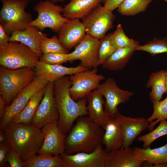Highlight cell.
I'll return each instance as SVG.
<instances>
[{"label": "cell", "mask_w": 167, "mask_h": 167, "mask_svg": "<svg viewBox=\"0 0 167 167\" xmlns=\"http://www.w3.org/2000/svg\"><path fill=\"white\" fill-rule=\"evenodd\" d=\"M104 130L88 116L79 118L65 138V153L71 154L93 151L102 144Z\"/></svg>", "instance_id": "7a4b0ae2"}, {"label": "cell", "mask_w": 167, "mask_h": 167, "mask_svg": "<svg viewBox=\"0 0 167 167\" xmlns=\"http://www.w3.org/2000/svg\"><path fill=\"white\" fill-rule=\"evenodd\" d=\"M100 45V40L86 34L74 51L70 53L69 61L79 60L80 64L85 67L97 68Z\"/></svg>", "instance_id": "4fadbf2b"}, {"label": "cell", "mask_w": 167, "mask_h": 167, "mask_svg": "<svg viewBox=\"0 0 167 167\" xmlns=\"http://www.w3.org/2000/svg\"><path fill=\"white\" fill-rule=\"evenodd\" d=\"M7 141V139L5 134L3 130L0 129V143L5 142Z\"/></svg>", "instance_id": "b9f144b4"}, {"label": "cell", "mask_w": 167, "mask_h": 167, "mask_svg": "<svg viewBox=\"0 0 167 167\" xmlns=\"http://www.w3.org/2000/svg\"><path fill=\"white\" fill-rule=\"evenodd\" d=\"M10 36L0 25V49L6 46L10 41Z\"/></svg>", "instance_id": "ab89813d"}, {"label": "cell", "mask_w": 167, "mask_h": 167, "mask_svg": "<svg viewBox=\"0 0 167 167\" xmlns=\"http://www.w3.org/2000/svg\"><path fill=\"white\" fill-rule=\"evenodd\" d=\"M34 9L38 14L37 17L29 25L34 26L40 30L48 28L58 32L62 27L70 20L62 14L63 7L48 0L40 1L35 5Z\"/></svg>", "instance_id": "52a82bcc"}, {"label": "cell", "mask_w": 167, "mask_h": 167, "mask_svg": "<svg viewBox=\"0 0 167 167\" xmlns=\"http://www.w3.org/2000/svg\"><path fill=\"white\" fill-rule=\"evenodd\" d=\"M104 130L101 143L107 152L117 150L123 145V134L115 118H110Z\"/></svg>", "instance_id": "7402d4cb"}, {"label": "cell", "mask_w": 167, "mask_h": 167, "mask_svg": "<svg viewBox=\"0 0 167 167\" xmlns=\"http://www.w3.org/2000/svg\"><path fill=\"white\" fill-rule=\"evenodd\" d=\"M136 153L140 160L151 165L167 163V143L161 147L151 149L134 147Z\"/></svg>", "instance_id": "484cf974"}, {"label": "cell", "mask_w": 167, "mask_h": 167, "mask_svg": "<svg viewBox=\"0 0 167 167\" xmlns=\"http://www.w3.org/2000/svg\"><path fill=\"white\" fill-rule=\"evenodd\" d=\"M40 47L42 54L50 53H69L68 50L62 45L58 37L55 35L50 38L46 37L44 38L41 42Z\"/></svg>", "instance_id": "836d02e7"}, {"label": "cell", "mask_w": 167, "mask_h": 167, "mask_svg": "<svg viewBox=\"0 0 167 167\" xmlns=\"http://www.w3.org/2000/svg\"><path fill=\"white\" fill-rule=\"evenodd\" d=\"M37 28L28 25L24 30L14 31L10 36V41H17L28 47L40 58L42 55L40 44L42 40L47 37V34Z\"/></svg>", "instance_id": "ffe728a7"}, {"label": "cell", "mask_w": 167, "mask_h": 167, "mask_svg": "<svg viewBox=\"0 0 167 167\" xmlns=\"http://www.w3.org/2000/svg\"><path fill=\"white\" fill-rule=\"evenodd\" d=\"M11 167H23L24 166L22 161L19 155L12 148L8 152L6 158Z\"/></svg>", "instance_id": "8d00e7d4"}, {"label": "cell", "mask_w": 167, "mask_h": 167, "mask_svg": "<svg viewBox=\"0 0 167 167\" xmlns=\"http://www.w3.org/2000/svg\"><path fill=\"white\" fill-rule=\"evenodd\" d=\"M0 25L11 35L14 31L25 29L33 20L31 14L25 9L29 0H1Z\"/></svg>", "instance_id": "5b68a950"}, {"label": "cell", "mask_w": 167, "mask_h": 167, "mask_svg": "<svg viewBox=\"0 0 167 167\" xmlns=\"http://www.w3.org/2000/svg\"><path fill=\"white\" fill-rule=\"evenodd\" d=\"M116 118L122 132L124 148L130 147L143 131L148 129L149 123L144 117L133 118L124 116L119 112Z\"/></svg>", "instance_id": "2e32d148"}, {"label": "cell", "mask_w": 167, "mask_h": 167, "mask_svg": "<svg viewBox=\"0 0 167 167\" xmlns=\"http://www.w3.org/2000/svg\"><path fill=\"white\" fill-rule=\"evenodd\" d=\"M36 76L33 68L10 69L0 67V96L9 105L19 92Z\"/></svg>", "instance_id": "277c9868"}, {"label": "cell", "mask_w": 167, "mask_h": 167, "mask_svg": "<svg viewBox=\"0 0 167 167\" xmlns=\"http://www.w3.org/2000/svg\"><path fill=\"white\" fill-rule=\"evenodd\" d=\"M166 71L161 70L152 73L146 84L148 88H151L149 93L150 101H160L165 93Z\"/></svg>", "instance_id": "4316f807"}, {"label": "cell", "mask_w": 167, "mask_h": 167, "mask_svg": "<svg viewBox=\"0 0 167 167\" xmlns=\"http://www.w3.org/2000/svg\"><path fill=\"white\" fill-rule=\"evenodd\" d=\"M45 87L36 92L31 97L28 102L11 121L25 124H31L37 108L44 95Z\"/></svg>", "instance_id": "d4e9b609"}, {"label": "cell", "mask_w": 167, "mask_h": 167, "mask_svg": "<svg viewBox=\"0 0 167 167\" xmlns=\"http://www.w3.org/2000/svg\"><path fill=\"white\" fill-rule=\"evenodd\" d=\"M167 3V0H163Z\"/></svg>", "instance_id": "f6af8a7d"}, {"label": "cell", "mask_w": 167, "mask_h": 167, "mask_svg": "<svg viewBox=\"0 0 167 167\" xmlns=\"http://www.w3.org/2000/svg\"><path fill=\"white\" fill-rule=\"evenodd\" d=\"M58 118L54 95V82H48L31 124L41 129L49 123L58 121Z\"/></svg>", "instance_id": "7c38bea8"}, {"label": "cell", "mask_w": 167, "mask_h": 167, "mask_svg": "<svg viewBox=\"0 0 167 167\" xmlns=\"http://www.w3.org/2000/svg\"><path fill=\"white\" fill-rule=\"evenodd\" d=\"M142 51L149 53L151 56L167 53V37L162 39L156 37L143 45H139L135 48V51Z\"/></svg>", "instance_id": "4dcf8cb0"}, {"label": "cell", "mask_w": 167, "mask_h": 167, "mask_svg": "<svg viewBox=\"0 0 167 167\" xmlns=\"http://www.w3.org/2000/svg\"><path fill=\"white\" fill-rule=\"evenodd\" d=\"M102 0H70L63 7V15L70 19H82Z\"/></svg>", "instance_id": "cb8c5ba5"}, {"label": "cell", "mask_w": 167, "mask_h": 167, "mask_svg": "<svg viewBox=\"0 0 167 167\" xmlns=\"http://www.w3.org/2000/svg\"><path fill=\"white\" fill-rule=\"evenodd\" d=\"M48 82L36 76L29 84L20 91L11 103L6 106L4 115L0 120V129H2L11 122L23 109L33 95L45 86Z\"/></svg>", "instance_id": "30bf717a"}, {"label": "cell", "mask_w": 167, "mask_h": 167, "mask_svg": "<svg viewBox=\"0 0 167 167\" xmlns=\"http://www.w3.org/2000/svg\"><path fill=\"white\" fill-rule=\"evenodd\" d=\"M153 112L151 116L147 119L150 123L148 129L150 131H152L155 125L161 120L167 119V96L163 100L153 101Z\"/></svg>", "instance_id": "f546056e"}, {"label": "cell", "mask_w": 167, "mask_h": 167, "mask_svg": "<svg viewBox=\"0 0 167 167\" xmlns=\"http://www.w3.org/2000/svg\"><path fill=\"white\" fill-rule=\"evenodd\" d=\"M39 56L26 45L17 41H10L0 49V64L10 69L28 67L33 68Z\"/></svg>", "instance_id": "8992f818"}, {"label": "cell", "mask_w": 167, "mask_h": 167, "mask_svg": "<svg viewBox=\"0 0 167 167\" xmlns=\"http://www.w3.org/2000/svg\"><path fill=\"white\" fill-rule=\"evenodd\" d=\"M111 39L118 49L129 46L135 41L126 35L120 24L118 25L115 30L112 33Z\"/></svg>", "instance_id": "e575fe53"}, {"label": "cell", "mask_w": 167, "mask_h": 167, "mask_svg": "<svg viewBox=\"0 0 167 167\" xmlns=\"http://www.w3.org/2000/svg\"><path fill=\"white\" fill-rule=\"evenodd\" d=\"M71 84L69 76H65L54 82V95L59 114L58 124L63 133L71 131L75 121L88 115L86 97L76 101L71 97L69 88Z\"/></svg>", "instance_id": "6da1fadb"}, {"label": "cell", "mask_w": 167, "mask_h": 167, "mask_svg": "<svg viewBox=\"0 0 167 167\" xmlns=\"http://www.w3.org/2000/svg\"><path fill=\"white\" fill-rule=\"evenodd\" d=\"M70 53H47L43 54L39 58L40 62L54 65H61L69 61Z\"/></svg>", "instance_id": "d590c367"}, {"label": "cell", "mask_w": 167, "mask_h": 167, "mask_svg": "<svg viewBox=\"0 0 167 167\" xmlns=\"http://www.w3.org/2000/svg\"><path fill=\"white\" fill-rule=\"evenodd\" d=\"M115 16L112 11L101 4L95 7L82 19L86 34L100 40L113 27Z\"/></svg>", "instance_id": "ba28073f"}, {"label": "cell", "mask_w": 167, "mask_h": 167, "mask_svg": "<svg viewBox=\"0 0 167 167\" xmlns=\"http://www.w3.org/2000/svg\"><path fill=\"white\" fill-rule=\"evenodd\" d=\"M24 167H63L60 155L36 154L24 161Z\"/></svg>", "instance_id": "83f0119b"}, {"label": "cell", "mask_w": 167, "mask_h": 167, "mask_svg": "<svg viewBox=\"0 0 167 167\" xmlns=\"http://www.w3.org/2000/svg\"><path fill=\"white\" fill-rule=\"evenodd\" d=\"M108 152L101 145L93 151L61 155L63 167H105Z\"/></svg>", "instance_id": "5bb4252c"}, {"label": "cell", "mask_w": 167, "mask_h": 167, "mask_svg": "<svg viewBox=\"0 0 167 167\" xmlns=\"http://www.w3.org/2000/svg\"><path fill=\"white\" fill-rule=\"evenodd\" d=\"M139 45V41H135L129 46L118 49L102 63V67L113 71L122 70L129 62L136 48Z\"/></svg>", "instance_id": "603a6c76"}, {"label": "cell", "mask_w": 167, "mask_h": 167, "mask_svg": "<svg viewBox=\"0 0 167 167\" xmlns=\"http://www.w3.org/2000/svg\"><path fill=\"white\" fill-rule=\"evenodd\" d=\"M166 139H167V138H166Z\"/></svg>", "instance_id": "bcb514c9"}, {"label": "cell", "mask_w": 167, "mask_h": 167, "mask_svg": "<svg viewBox=\"0 0 167 167\" xmlns=\"http://www.w3.org/2000/svg\"><path fill=\"white\" fill-rule=\"evenodd\" d=\"M112 33L105 35L100 40V45L99 51L97 66L101 65L118 49L111 40Z\"/></svg>", "instance_id": "1f68e13d"}, {"label": "cell", "mask_w": 167, "mask_h": 167, "mask_svg": "<svg viewBox=\"0 0 167 167\" xmlns=\"http://www.w3.org/2000/svg\"><path fill=\"white\" fill-rule=\"evenodd\" d=\"M33 69L36 76L48 82H54L65 76L89 70L80 64L75 67H69L61 65L47 64L39 60L36 63Z\"/></svg>", "instance_id": "e0dca14e"}, {"label": "cell", "mask_w": 167, "mask_h": 167, "mask_svg": "<svg viewBox=\"0 0 167 167\" xmlns=\"http://www.w3.org/2000/svg\"><path fill=\"white\" fill-rule=\"evenodd\" d=\"M97 68H93L70 75L69 79L71 85L69 88L71 98L75 101L86 96L96 89L101 81L105 79L102 75L98 74Z\"/></svg>", "instance_id": "8fae6325"}, {"label": "cell", "mask_w": 167, "mask_h": 167, "mask_svg": "<svg viewBox=\"0 0 167 167\" xmlns=\"http://www.w3.org/2000/svg\"><path fill=\"white\" fill-rule=\"evenodd\" d=\"M52 3L55 4L58 2H63L64 0H48Z\"/></svg>", "instance_id": "ee69618b"}, {"label": "cell", "mask_w": 167, "mask_h": 167, "mask_svg": "<svg viewBox=\"0 0 167 167\" xmlns=\"http://www.w3.org/2000/svg\"><path fill=\"white\" fill-rule=\"evenodd\" d=\"M159 125L154 130L147 134L141 135L136 139L138 141L143 142V148L150 147L155 140L160 137L167 135V121L165 119L160 122Z\"/></svg>", "instance_id": "d6a6232c"}, {"label": "cell", "mask_w": 167, "mask_h": 167, "mask_svg": "<svg viewBox=\"0 0 167 167\" xmlns=\"http://www.w3.org/2000/svg\"><path fill=\"white\" fill-rule=\"evenodd\" d=\"M152 0H124L117 8L122 15L134 16L144 12Z\"/></svg>", "instance_id": "f1b7e54d"}, {"label": "cell", "mask_w": 167, "mask_h": 167, "mask_svg": "<svg viewBox=\"0 0 167 167\" xmlns=\"http://www.w3.org/2000/svg\"><path fill=\"white\" fill-rule=\"evenodd\" d=\"M96 89L105 97V110L111 118H115L118 112V105L126 103L134 94L133 92L120 88L115 80L110 77L107 78L105 82L100 84Z\"/></svg>", "instance_id": "9c48e42d"}, {"label": "cell", "mask_w": 167, "mask_h": 167, "mask_svg": "<svg viewBox=\"0 0 167 167\" xmlns=\"http://www.w3.org/2000/svg\"><path fill=\"white\" fill-rule=\"evenodd\" d=\"M10 145L6 141L0 143V167H5L7 162L6 158L7 154L11 149Z\"/></svg>", "instance_id": "74e56055"}, {"label": "cell", "mask_w": 167, "mask_h": 167, "mask_svg": "<svg viewBox=\"0 0 167 167\" xmlns=\"http://www.w3.org/2000/svg\"><path fill=\"white\" fill-rule=\"evenodd\" d=\"M6 107L5 101L0 96V118L2 119L4 115Z\"/></svg>", "instance_id": "60d3db41"}, {"label": "cell", "mask_w": 167, "mask_h": 167, "mask_svg": "<svg viewBox=\"0 0 167 167\" xmlns=\"http://www.w3.org/2000/svg\"><path fill=\"white\" fill-rule=\"evenodd\" d=\"M144 162L138 157L134 148L122 147L108 152L105 167H139Z\"/></svg>", "instance_id": "d6986e66"}, {"label": "cell", "mask_w": 167, "mask_h": 167, "mask_svg": "<svg viewBox=\"0 0 167 167\" xmlns=\"http://www.w3.org/2000/svg\"><path fill=\"white\" fill-rule=\"evenodd\" d=\"M86 34L84 24L79 19L76 18L70 19L62 27L58 37L62 45L70 50L79 44Z\"/></svg>", "instance_id": "ac0fdd59"}, {"label": "cell", "mask_w": 167, "mask_h": 167, "mask_svg": "<svg viewBox=\"0 0 167 167\" xmlns=\"http://www.w3.org/2000/svg\"><path fill=\"white\" fill-rule=\"evenodd\" d=\"M165 93H167V69L166 71Z\"/></svg>", "instance_id": "7bdbcfd3"}, {"label": "cell", "mask_w": 167, "mask_h": 167, "mask_svg": "<svg viewBox=\"0 0 167 167\" xmlns=\"http://www.w3.org/2000/svg\"><path fill=\"white\" fill-rule=\"evenodd\" d=\"M41 130L44 140L38 154H49L58 155L65 152L66 135L63 133L58 121L45 126Z\"/></svg>", "instance_id": "9a60e30c"}, {"label": "cell", "mask_w": 167, "mask_h": 167, "mask_svg": "<svg viewBox=\"0 0 167 167\" xmlns=\"http://www.w3.org/2000/svg\"><path fill=\"white\" fill-rule=\"evenodd\" d=\"M2 130L11 148L23 161L38 153L43 142L41 129L31 124L11 121Z\"/></svg>", "instance_id": "3957f363"}, {"label": "cell", "mask_w": 167, "mask_h": 167, "mask_svg": "<svg viewBox=\"0 0 167 167\" xmlns=\"http://www.w3.org/2000/svg\"><path fill=\"white\" fill-rule=\"evenodd\" d=\"M124 0H102L104 6L111 11L118 8Z\"/></svg>", "instance_id": "f35d334b"}, {"label": "cell", "mask_w": 167, "mask_h": 167, "mask_svg": "<svg viewBox=\"0 0 167 167\" xmlns=\"http://www.w3.org/2000/svg\"><path fill=\"white\" fill-rule=\"evenodd\" d=\"M88 117L104 129L111 118L105 110V101L103 96L95 89L86 96Z\"/></svg>", "instance_id": "44dd1931"}]
</instances>
